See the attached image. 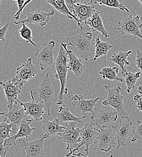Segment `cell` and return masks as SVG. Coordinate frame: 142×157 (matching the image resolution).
Wrapping results in <instances>:
<instances>
[{"label":"cell","mask_w":142,"mask_h":157,"mask_svg":"<svg viewBox=\"0 0 142 157\" xmlns=\"http://www.w3.org/2000/svg\"><path fill=\"white\" fill-rule=\"evenodd\" d=\"M67 56V53L63 45V42H61L60 51L55 61L54 70L55 78L59 79L60 82V91L57 102L58 105H60L63 104V95L67 94L68 93V89L66 88L67 75L68 71Z\"/></svg>","instance_id":"6da1fadb"},{"label":"cell","mask_w":142,"mask_h":157,"mask_svg":"<svg viewBox=\"0 0 142 157\" xmlns=\"http://www.w3.org/2000/svg\"><path fill=\"white\" fill-rule=\"evenodd\" d=\"M30 96L36 101L42 102L45 105L46 111L48 116H50L51 108L55 99V88L51 83L49 73H46L39 88L30 91Z\"/></svg>","instance_id":"7a4b0ae2"},{"label":"cell","mask_w":142,"mask_h":157,"mask_svg":"<svg viewBox=\"0 0 142 157\" xmlns=\"http://www.w3.org/2000/svg\"><path fill=\"white\" fill-rule=\"evenodd\" d=\"M92 34L91 32H82L77 35L67 39L69 45L72 46L81 56V59L87 61L95 54L92 45Z\"/></svg>","instance_id":"3957f363"},{"label":"cell","mask_w":142,"mask_h":157,"mask_svg":"<svg viewBox=\"0 0 142 157\" xmlns=\"http://www.w3.org/2000/svg\"><path fill=\"white\" fill-rule=\"evenodd\" d=\"M104 87L108 91V94L106 99L103 101V105L115 109L122 119L130 118L129 114L124 108V97L121 94L122 88L120 86L112 88L109 85H104Z\"/></svg>","instance_id":"277c9868"},{"label":"cell","mask_w":142,"mask_h":157,"mask_svg":"<svg viewBox=\"0 0 142 157\" xmlns=\"http://www.w3.org/2000/svg\"><path fill=\"white\" fill-rule=\"evenodd\" d=\"M76 122L69 121L65 123V130L62 133H58L57 136L60 137L59 141L67 145L66 149L72 151L79 146L81 143L80 129L77 128Z\"/></svg>","instance_id":"5b68a950"},{"label":"cell","mask_w":142,"mask_h":157,"mask_svg":"<svg viewBox=\"0 0 142 157\" xmlns=\"http://www.w3.org/2000/svg\"><path fill=\"white\" fill-rule=\"evenodd\" d=\"M118 25L117 30L122 35H132L142 39V24L139 15L124 16Z\"/></svg>","instance_id":"8992f818"},{"label":"cell","mask_w":142,"mask_h":157,"mask_svg":"<svg viewBox=\"0 0 142 157\" xmlns=\"http://www.w3.org/2000/svg\"><path fill=\"white\" fill-rule=\"evenodd\" d=\"M55 44L54 40H51L42 45L36 52L35 57L41 70L44 71L48 67H51L54 70H55L54 58L55 55Z\"/></svg>","instance_id":"52a82bcc"},{"label":"cell","mask_w":142,"mask_h":157,"mask_svg":"<svg viewBox=\"0 0 142 157\" xmlns=\"http://www.w3.org/2000/svg\"><path fill=\"white\" fill-rule=\"evenodd\" d=\"M99 134L95 140L100 150L108 152L112 148H117V137L116 131L113 128H99Z\"/></svg>","instance_id":"ba28073f"},{"label":"cell","mask_w":142,"mask_h":157,"mask_svg":"<svg viewBox=\"0 0 142 157\" xmlns=\"http://www.w3.org/2000/svg\"><path fill=\"white\" fill-rule=\"evenodd\" d=\"M95 126H97L91 120V121L90 123H86L83 128L80 129V134L81 142L77 148L72 151L73 152L78 151L81 148L82 146H85L86 148L84 151L86 154H89V147L95 142V140L100 132V129L96 128Z\"/></svg>","instance_id":"9c48e42d"},{"label":"cell","mask_w":142,"mask_h":157,"mask_svg":"<svg viewBox=\"0 0 142 157\" xmlns=\"http://www.w3.org/2000/svg\"><path fill=\"white\" fill-rule=\"evenodd\" d=\"M104 98L98 97L94 99H85L81 95H75L70 100L72 106L75 110L82 114L83 116H86L88 113H91L94 116L95 114L94 111V108L97 104V102Z\"/></svg>","instance_id":"30bf717a"},{"label":"cell","mask_w":142,"mask_h":157,"mask_svg":"<svg viewBox=\"0 0 142 157\" xmlns=\"http://www.w3.org/2000/svg\"><path fill=\"white\" fill-rule=\"evenodd\" d=\"M112 128L116 131L117 137V149L119 150L123 146H125V142L128 138L132 136L134 124L131 118L123 119L119 123L112 125Z\"/></svg>","instance_id":"8fae6325"},{"label":"cell","mask_w":142,"mask_h":157,"mask_svg":"<svg viewBox=\"0 0 142 157\" xmlns=\"http://www.w3.org/2000/svg\"><path fill=\"white\" fill-rule=\"evenodd\" d=\"M38 74L35 65L32 63L31 58H29L26 62L17 68L16 76L13 80L18 83L23 85L30 80L35 78Z\"/></svg>","instance_id":"7c38bea8"},{"label":"cell","mask_w":142,"mask_h":157,"mask_svg":"<svg viewBox=\"0 0 142 157\" xmlns=\"http://www.w3.org/2000/svg\"><path fill=\"white\" fill-rule=\"evenodd\" d=\"M0 85L4 89L9 110L11 109L18 99V96L21 92L23 85L17 83L13 79L0 82Z\"/></svg>","instance_id":"4fadbf2b"},{"label":"cell","mask_w":142,"mask_h":157,"mask_svg":"<svg viewBox=\"0 0 142 157\" xmlns=\"http://www.w3.org/2000/svg\"><path fill=\"white\" fill-rule=\"evenodd\" d=\"M71 12L78 19L79 22L85 24L96 12L95 6L94 3H80L68 7Z\"/></svg>","instance_id":"5bb4252c"},{"label":"cell","mask_w":142,"mask_h":157,"mask_svg":"<svg viewBox=\"0 0 142 157\" xmlns=\"http://www.w3.org/2000/svg\"><path fill=\"white\" fill-rule=\"evenodd\" d=\"M55 12L53 9H51L50 12L47 10L41 11L37 10L33 12L27 13V17L25 20L19 22H14L17 25L23 23H28L30 24H36L41 27H44L47 25V22L50 20V17L54 15Z\"/></svg>","instance_id":"9a60e30c"},{"label":"cell","mask_w":142,"mask_h":157,"mask_svg":"<svg viewBox=\"0 0 142 157\" xmlns=\"http://www.w3.org/2000/svg\"><path fill=\"white\" fill-rule=\"evenodd\" d=\"M32 98V100L28 102H22L19 99L17 100L20 106L23 107L26 111L27 116L34 118L36 121L43 120V116L44 115L46 110L45 105L40 102L36 101L34 98Z\"/></svg>","instance_id":"2e32d148"},{"label":"cell","mask_w":142,"mask_h":157,"mask_svg":"<svg viewBox=\"0 0 142 157\" xmlns=\"http://www.w3.org/2000/svg\"><path fill=\"white\" fill-rule=\"evenodd\" d=\"M44 137L32 141L20 139L18 144L26 152L25 157H44Z\"/></svg>","instance_id":"e0dca14e"},{"label":"cell","mask_w":142,"mask_h":157,"mask_svg":"<svg viewBox=\"0 0 142 157\" xmlns=\"http://www.w3.org/2000/svg\"><path fill=\"white\" fill-rule=\"evenodd\" d=\"M118 113L111 109H101L94 116H91V120L99 128H108L112 123L115 122L118 118Z\"/></svg>","instance_id":"ac0fdd59"},{"label":"cell","mask_w":142,"mask_h":157,"mask_svg":"<svg viewBox=\"0 0 142 157\" xmlns=\"http://www.w3.org/2000/svg\"><path fill=\"white\" fill-rule=\"evenodd\" d=\"M18 105L19 103L17 101L15 103L13 108L9 109L8 113H5L4 115L7 118V121L13 125V131L15 134H16V130L18 127H20L23 119L28 118L24 108L23 107L19 108Z\"/></svg>","instance_id":"d6986e66"},{"label":"cell","mask_w":142,"mask_h":157,"mask_svg":"<svg viewBox=\"0 0 142 157\" xmlns=\"http://www.w3.org/2000/svg\"><path fill=\"white\" fill-rule=\"evenodd\" d=\"M32 120L29 118H26V121H22L21 123L20 126L19 127V131L14 134V136L6 139L4 141V144L6 146L9 147L12 145L16 144V141L18 139L20 138H28L32 136V132L34 131H39L37 128H31L30 126V123H32Z\"/></svg>","instance_id":"ffe728a7"},{"label":"cell","mask_w":142,"mask_h":157,"mask_svg":"<svg viewBox=\"0 0 142 157\" xmlns=\"http://www.w3.org/2000/svg\"><path fill=\"white\" fill-rule=\"evenodd\" d=\"M63 45L69 58L67 63L68 70L72 71L77 77H80L85 71V66L83 59L79 58L73 51L68 50L67 44L63 42Z\"/></svg>","instance_id":"44dd1931"},{"label":"cell","mask_w":142,"mask_h":157,"mask_svg":"<svg viewBox=\"0 0 142 157\" xmlns=\"http://www.w3.org/2000/svg\"><path fill=\"white\" fill-rule=\"evenodd\" d=\"M104 11V9L102 12L96 10L93 16L87 21L86 25H89L93 32L97 33L100 32L104 37L108 39L109 36H114V35L112 33H108L104 26L103 18L101 16L102 12Z\"/></svg>","instance_id":"7402d4cb"},{"label":"cell","mask_w":142,"mask_h":157,"mask_svg":"<svg viewBox=\"0 0 142 157\" xmlns=\"http://www.w3.org/2000/svg\"><path fill=\"white\" fill-rule=\"evenodd\" d=\"M43 125L42 129L44 132L43 137L47 139L57 135L58 133H62L64 131L66 126H62L57 118L53 121H49L47 119H43Z\"/></svg>","instance_id":"603a6c76"},{"label":"cell","mask_w":142,"mask_h":157,"mask_svg":"<svg viewBox=\"0 0 142 157\" xmlns=\"http://www.w3.org/2000/svg\"><path fill=\"white\" fill-rule=\"evenodd\" d=\"M46 1L47 3L52 6L55 9H57L60 13H62L63 15L66 16L67 18L70 20H75L77 22L78 26L80 28L81 31L83 30V28L81 26V23L71 12L64 0H46Z\"/></svg>","instance_id":"cb8c5ba5"},{"label":"cell","mask_w":142,"mask_h":157,"mask_svg":"<svg viewBox=\"0 0 142 157\" xmlns=\"http://www.w3.org/2000/svg\"><path fill=\"white\" fill-rule=\"evenodd\" d=\"M132 51L129 50L127 52H119L113 54L111 58V61L119 65L122 70V75L124 77L128 73L126 69V66L129 65V62L128 60V56L132 53Z\"/></svg>","instance_id":"d4e9b609"},{"label":"cell","mask_w":142,"mask_h":157,"mask_svg":"<svg viewBox=\"0 0 142 157\" xmlns=\"http://www.w3.org/2000/svg\"><path fill=\"white\" fill-rule=\"evenodd\" d=\"M57 119L60 123H66L69 121H74L77 123H81L83 118L87 117V116H83L82 117H77L74 115L68 108H64L63 106L59 107V111L57 113Z\"/></svg>","instance_id":"484cf974"},{"label":"cell","mask_w":142,"mask_h":157,"mask_svg":"<svg viewBox=\"0 0 142 157\" xmlns=\"http://www.w3.org/2000/svg\"><path fill=\"white\" fill-rule=\"evenodd\" d=\"M112 48V45H111L108 42H104L100 40L99 36L98 35L95 40V54L94 61L97 60L101 56H106L109 51Z\"/></svg>","instance_id":"4316f807"},{"label":"cell","mask_w":142,"mask_h":157,"mask_svg":"<svg viewBox=\"0 0 142 157\" xmlns=\"http://www.w3.org/2000/svg\"><path fill=\"white\" fill-rule=\"evenodd\" d=\"M105 65L106 66L102 68V70L99 73L102 78L104 79H108L110 80H116L124 83V79L118 77V74L119 72V68L107 67L106 60Z\"/></svg>","instance_id":"83f0119b"},{"label":"cell","mask_w":142,"mask_h":157,"mask_svg":"<svg viewBox=\"0 0 142 157\" xmlns=\"http://www.w3.org/2000/svg\"><path fill=\"white\" fill-rule=\"evenodd\" d=\"M140 72H128L124 76V83L126 85V91L130 93L131 90H134L136 87V82L138 78L140 77Z\"/></svg>","instance_id":"f1b7e54d"},{"label":"cell","mask_w":142,"mask_h":157,"mask_svg":"<svg viewBox=\"0 0 142 157\" xmlns=\"http://www.w3.org/2000/svg\"><path fill=\"white\" fill-rule=\"evenodd\" d=\"M90 2L94 3V4H99L100 6L104 5L108 7L119 9L129 13V10L122 4L120 2V0H91Z\"/></svg>","instance_id":"f546056e"},{"label":"cell","mask_w":142,"mask_h":157,"mask_svg":"<svg viewBox=\"0 0 142 157\" xmlns=\"http://www.w3.org/2000/svg\"><path fill=\"white\" fill-rule=\"evenodd\" d=\"M10 132L14 133L13 125L7 121L6 118L0 123V141H5L6 139L11 137L10 136Z\"/></svg>","instance_id":"4dcf8cb0"},{"label":"cell","mask_w":142,"mask_h":157,"mask_svg":"<svg viewBox=\"0 0 142 157\" xmlns=\"http://www.w3.org/2000/svg\"><path fill=\"white\" fill-rule=\"evenodd\" d=\"M19 33L21 37L24 39L27 43H30L34 47H36L37 45L32 40V32L31 29L25 24H22V27L19 30Z\"/></svg>","instance_id":"1f68e13d"},{"label":"cell","mask_w":142,"mask_h":157,"mask_svg":"<svg viewBox=\"0 0 142 157\" xmlns=\"http://www.w3.org/2000/svg\"><path fill=\"white\" fill-rule=\"evenodd\" d=\"M131 141L132 143L140 142L142 143V121L137 120L135 125H134L133 132Z\"/></svg>","instance_id":"d6a6232c"},{"label":"cell","mask_w":142,"mask_h":157,"mask_svg":"<svg viewBox=\"0 0 142 157\" xmlns=\"http://www.w3.org/2000/svg\"><path fill=\"white\" fill-rule=\"evenodd\" d=\"M129 59L135 62L136 63L137 69H140L142 71V52L140 50H137V55L136 59L130 58Z\"/></svg>","instance_id":"836d02e7"},{"label":"cell","mask_w":142,"mask_h":157,"mask_svg":"<svg viewBox=\"0 0 142 157\" xmlns=\"http://www.w3.org/2000/svg\"><path fill=\"white\" fill-rule=\"evenodd\" d=\"M9 27V23L6 24L4 26L1 27H0V40L6 42V36L7 35V32L8 29Z\"/></svg>","instance_id":"e575fe53"},{"label":"cell","mask_w":142,"mask_h":157,"mask_svg":"<svg viewBox=\"0 0 142 157\" xmlns=\"http://www.w3.org/2000/svg\"><path fill=\"white\" fill-rule=\"evenodd\" d=\"M134 100L136 103V106L138 111H142V97L140 95L136 94Z\"/></svg>","instance_id":"d590c367"},{"label":"cell","mask_w":142,"mask_h":157,"mask_svg":"<svg viewBox=\"0 0 142 157\" xmlns=\"http://www.w3.org/2000/svg\"><path fill=\"white\" fill-rule=\"evenodd\" d=\"M9 147L6 146L4 144V141H0V156L1 157H6L7 152Z\"/></svg>","instance_id":"8d00e7d4"},{"label":"cell","mask_w":142,"mask_h":157,"mask_svg":"<svg viewBox=\"0 0 142 157\" xmlns=\"http://www.w3.org/2000/svg\"><path fill=\"white\" fill-rule=\"evenodd\" d=\"M32 1V0H26V1L25 2V3L24 4L23 6L22 7V8L20 10H18V12L16 13V14L14 16L13 18H14L15 20H18L20 19L21 15V13H22V10H23L25 8V7H26L28 4H29Z\"/></svg>","instance_id":"74e56055"},{"label":"cell","mask_w":142,"mask_h":157,"mask_svg":"<svg viewBox=\"0 0 142 157\" xmlns=\"http://www.w3.org/2000/svg\"><path fill=\"white\" fill-rule=\"evenodd\" d=\"M66 157H88V154H82V153H78V154H75V152H73L72 151H69V152H68Z\"/></svg>","instance_id":"f35d334b"},{"label":"cell","mask_w":142,"mask_h":157,"mask_svg":"<svg viewBox=\"0 0 142 157\" xmlns=\"http://www.w3.org/2000/svg\"><path fill=\"white\" fill-rule=\"evenodd\" d=\"M66 2L67 6H71L74 4H77L80 3H83V2H84L86 0H64Z\"/></svg>","instance_id":"ab89813d"},{"label":"cell","mask_w":142,"mask_h":157,"mask_svg":"<svg viewBox=\"0 0 142 157\" xmlns=\"http://www.w3.org/2000/svg\"><path fill=\"white\" fill-rule=\"evenodd\" d=\"M4 114H5V113H1V112H0V123H1V121L2 120V117L4 116ZM3 120H2V121H3Z\"/></svg>","instance_id":"60d3db41"},{"label":"cell","mask_w":142,"mask_h":157,"mask_svg":"<svg viewBox=\"0 0 142 157\" xmlns=\"http://www.w3.org/2000/svg\"><path fill=\"white\" fill-rule=\"evenodd\" d=\"M138 92H139V94H142V85L139 86V88H138Z\"/></svg>","instance_id":"b9f144b4"},{"label":"cell","mask_w":142,"mask_h":157,"mask_svg":"<svg viewBox=\"0 0 142 157\" xmlns=\"http://www.w3.org/2000/svg\"><path fill=\"white\" fill-rule=\"evenodd\" d=\"M139 2L140 3V4H141V6H142V0H139Z\"/></svg>","instance_id":"7bdbcfd3"},{"label":"cell","mask_w":142,"mask_h":157,"mask_svg":"<svg viewBox=\"0 0 142 157\" xmlns=\"http://www.w3.org/2000/svg\"><path fill=\"white\" fill-rule=\"evenodd\" d=\"M1 21H0V26H1Z\"/></svg>","instance_id":"ee69618b"},{"label":"cell","mask_w":142,"mask_h":157,"mask_svg":"<svg viewBox=\"0 0 142 157\" xmlns=\"http://www.w3.org/2000/svg\"><path fill=\"white\" fill-rule=\"evenodd\" d=\"M1 1L2 0H0V6H1Z\"/></svg>","instance_id":"f6af8a7d"},{"label":"cell","mask_w":142,"mask_h":157,"mask_svg":"<svg viewBox=\"0 0 142 157\" xmlns=\"http://www.w3.org/2000/svg\"><path fill=\"white\" fill-rule=\"evenodd\" d=\"M113 156H114V155H111V156H110V157H113Z\"/></svg>","instance_id":"bcb514c9"},{"label":"cell","mask_w":142,"mask_h":157,"mask_svg":"<svg viewBox=\"0 0 142 157\" xmlns=\"http://www.w3.org/2000/svg\"><path fill=\"white\" fill-rule=\"evenodd\" d=\"M8 157V156H7V155H6V157ZM0 157H1V156H0Z\"/></svg>","instance_id":"7dc6e473"},{"label":"cell","mask_w":142,"mask_h":157,"mask_svg":"<svg viewBox=\"0 0 142 157\" xmlns=\"http://www.w3.org/2000/svg\"><path fill=\"white\" fill-rule=\"evenodd\" d=\"M12 1H17V0H12Z\"/></svg>","instance_id":"c3c4849f"}]
</instances>
